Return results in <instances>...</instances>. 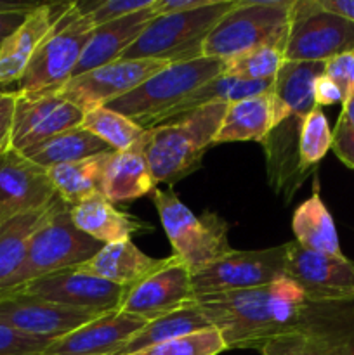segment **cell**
Masks as SVG:
<instances>
[{
  "instance_id": "19",
  "label": "cell",
  "mask_w": 354,
  "mask_h": 355,
  "mask_svg": "<svg viewBox=\"0 0 354 355\" xmlns=\"http://www.w3.org/2000/svg\"><path fill=\"white\" fill-rule=\"evenodd\" d=\"M325 73V62L285 61L269 89L274 127L290 116L304 118L316 107L314 83Z\"/></svg>"
},
{
  "instance_id": "3",
  "label": "cell",
  "mask_w": 354,
  "mask_h": 355,
  "mask_svg": "<svg viewBox=\"0 0 354 355\" xmlns=\"http://www.w3.org/2000/svg\"><path fill=\"white\" fill-rule=\"evenodd\" d=\"M295 0H238L203 44V58L228 59L260 47L287 45Z\"/></svg>"
},
{
  "instance_id": "2",
  "label": "cell",
  "mask_w": 354,
  "mask_h": 355,
  "mask_svg": "<svg viewBox=\"0 0 354 355\" xmlns=\"http://www.w3.org/2000/svg\"><path fill=\"white\" fill-rule=\"evenodd\" d=\"M229 104L198 107L172 121L146 130L144 155L156 184H176L201 165L212 148Z\"/></svg>"
},
{
  "instance_id": "35",
  "label": "cell",
  "mask_w": 354,
  "mask_h": 355,
  "mask_svg": "<svg viewBox=\"0 0 354 355\" xmlns=\"http://www.w3.org/2000/svg\"><path fill=\"white\" fill-rule=\"evenodd\" d=\"M332 139L330 123L321 107L316 106L311 113L302 118L301 132H298V158H301L302 170L307 175L332 149Z\"/></svg>"
},
{
  "instance_id": "11",
  "label": "cell",
  "mask_w": 354,
  "mask_h": 355,
  "mask_svg": "<svg viewBox=\"0 0 354 355\" xmlns=\"http://www.w3.org/2000/svg\"><path fill=\"white\" fill-rule=\"evenodd\" d=\"M287 245L266 250H233L210 267L191 276L194 297L266 286L285 277Z\"/></svg>"
},
{
  "instance_id": "42",
  "label": "cell",
  "mask_w": 354,
  "mask_h": 355,
  "mask_svg": "<svg viewBox=\"0 0 354 355\" xmlns=\"http://www.w3.org/2000/svg\"><path fill=\"white\" fill-rule=\"evenodd\" d=\"M325 75L337 83L346 103L354 92V51L325 61Z\"/></svg>"
},
{
  "instance_id": "26",
  "label": "cell",
  "mask_w": 354,
  "mask_h": 355,
  "mask_svg": "<svg viewBox=\"0 0 354 355\" xmlns=\"http://www.w3.org/2000/svg\"><path fill=\"white\" fill-rule=\"evenodd\" d=\"M292 231H294L295 243H298L302 248L332 257L344 255L340 250L335 222L319 194L318 179L312 184L311 196L295 208L292 217Z\"/></svg>"
},
{
  "instance_id": "21",
  "label": "cell",
  "mask_w": 354,
  "mask_h": 355,
  "mask_svg": "<svg viewBox=\"0 0 354 355\" xmlns=\"http://www.w3.org/2000/svg\"><path fill=\"white\" fill-rule=\"evenodd\" d=\"M172 257L167 259H153L142 253L134 243L128 241L104 245L96 255L76 269L82 272L92 274L104 281L118 284V286L130 288L139 281L153 276L155 272L167 267Z\"/></svg>"
},
{
  "instance_id": "36",
  "label": "cell",
  "mask_w": 354,
  "mask_h": 355,
  "mask_svg": "<svg viewBox=\"0 0 354 355\" xmlns=\"http://www.w3.org/2000/svg\"><path fill=\"white\" fill-rule=\"evenodd\" d=\"M285 62L283 49L260 47L226 61L224 75L253 82H273Z\"/></svg>"
},
{
  "instance_id": "31",
  "label": "cell",
  "mask_w": 354,
  "mask_h": 355,
  "mask_svg": "<svg viewBox=\"0 0 354 355\" xmlns=\"http://www.w3.org/2000/svg\"><path fill=\"white\" fill-rule=\"evenodd\" d=\"M273 82H264V80H260V82H253V80H242V78H236V76H229L222 73L221 76L210 80V82H207L205 85H201L200 89L191 92L189 96H187L183 103L177 104L176 107L167 111V113L156 121L155 127L167 123V121L176 120V118L191 113V111L198 110V107L208 106V104H215V103L233 104V103H238V101L248 99V97L259 96V94H266L269 92Z\"/></svg>"
},
{
  "instance_id": "22",
  "label": "cell",
  "mask_w": 354,
  "mask_h": 355,
  "mask_svg": "<svg viewBox=\"0 0 354 355\" xmlns=\"http://www.w3.org/2000/svg\"><path fill=\"white\" fill-rule=\"evenodd\" d=\"M69 215L76 229L103 245L128 241L132 236L153 231L141 218L115 208L103 194L69 207Z\"/></svg>"
},
{
  "instance_id": "34",
  "label": "cell",
  "mask_w": 354,
  "mask_h": 355,
  "mask_svg": "<svg viewBox=\"0 0 354 355\" xmlns=\"http://www.w3.org/2000/svg\"><path fill=\"white\" fill-rule=\"evenodd\" d=\"M85 130L106 142L113 151H124L144 137L146 130L139 127L134 120L110 110V107H97V110L83 113L80 123Z\"/></svg>"
},
{
  "instance_id": "45",
  "label": "cell",
  "mask_w": 354,
  "mask_h": 355,
  "mask_svg": "<svg viewBox=\"0 0 354 355\" xmlns=\"http://www.w3.org/2000/svg\"><path fill=\"white\" fill-rule=\"evenodd\" d=\"M210 0H155L156 16H170V14H183L189 10L200 9L207 6Z\"/></svg>"
},
{
  "instance_id": "48",
  "label": "cell",
  "mask_w": 354,
  "mask_h": 355,
  "mask_svg": "<svg viewBox=\"0 0 354 355\" xmlns=\"http://www.w3.org/2000/svg\"><path fill=\"white\" fill-rule=\"evenodd\" d=\"M38 3L26 2H9V0H0V12H17V10H35Z\"/></svg>"
},
{
  "instance_id": "10",
  "label": "cell",
  "mask_w": 354,
  "mask_h": 355,
  "mask_svg": "<svg viewBox=\"0 0 354 355\" xmlns=\"http://www.w3.org/2000/svg\"><path fill=\"white\" fill-rule=\"evenodd\" d=\"M127 290L128 288L118 286L73 267L31 281L3 295H24V297L62 305L73 311L104 315L120 309Z\"/></svg>"
},
{
  "instance_id": "32",
  "label": "cell",
  "mask_w": 354,
  "mask_h": 355,
  "mask_svg": "<svg viewBox=\"0 0 354 355\" xmlns=\"http://www.w3.org/2000/svg\"><path fill=\"white\" fill-rule=\"evenodd\" d=\"M58 201L59 196L49 207L17 215L0 224V290L23 266L31 238L54 211Z\"/></svg>"
},
{
  "instance_id": "28",
  "label": "cell",
  "mask_w": 354,
  "mask_h": 355,
  "mask_svg": "<svg viewBox=\"0 0 354 355\" xmlns=\"http://www.w3.org/2000/svg\"><path fill=\"white\" fill-rule=\"evenodd\" d=\"M111 151L113 149L106 142H103L78 125V127H73L69 130L38 142L37 146L26 149L21 155L26 156L30 162L37 163L42 168L49 170L52 166L75 163L80 159L92 158V156Z\"/></svg>"
},
{
  "instance_id": "4",
  "label": "cell",
  "mask_w": 354,
  "mask_h": 355,
  "mask_svg": "<svg viewBox=\"0 0 354 355\" xmlns=\"http://www.w3.org/2000/svg\"><path fill=\"white\" fill-rule=\"evenodd\" d=\"M153 205L172 245L174 257L193 274L201 272L233 252L228 241V222L214 211L194 215L172 189H155Z\"/></svg>"
},
{
  "instance_id": "23",
  "label": "cell",
  "mask_w": 354,
  "mask_h": 355,
  "mask_svg": "<svg viewBox=\"0 0 354 355\" xmlns=\"http://www.w3.org/2000/svg\"><path fill=\"white\" fill-rule=\"evenodd\" d=\"M156 186L142 139L130 148L111 155L103 175V196L110 203H125L149 196Z\"/></svg>"
},
{
  "instance_id": "16",
  "label": "cell",
  "mask_w": 354,
  "mask_h": 355,
  "mask_svg": "<svg viewBox=\"0 0 354 355\" xmlns=\"http://www.w3.org/2000/svg\"><path fill=\"white\" fill-rule=\"evenodd\" d=\"M193 300L191 272L172 255L169 266L128 288L118 311L149 322Z\"/></svg>"
},
{
  "instance_id": "13",
  "label": "cell",
  "mask_w": 354,
  "mask_h": 355,
  "mask_svg": "<svg viewBox=\"0 0 354 355\" xmlns=\"http://www.w3.org/2000/svg\"><path fill=\"white\" fill-rule=\"evenodd\" d=\"M167 66H170V62L158 59H117L68 80L54 90V94L87 113L132 92Z\"/></svg>"
},
{
  "instance_id": "44",
  "label": "cell",
  "mask_w": 354,
  "mask_h": 355,
  "mask_svg": "<svg viewBox=\"0 0 354 355\" xmlns=\"http://www.w3.org/2000/svg\"><path fill=\"white\" fill-rule=\"evenodd\" d=\"M314 101L316 106H332V104H344V96L340 92V89L337 87V83L333 80H330L328 76L323 73L321 76H318L314 83Z\"/></svg>"
},
{
  "instance_id": "9",
  "label": "cell",
  "mask_w": 354,
  "mask_h": 355,
  "mask_svg": "<svg viewBox=\"0 0 354 355\" xmlns=\"http://www.w3.org/2000/svg\"><path fill=\"white\" fill-rule=\"evenodd\" d=\"M354 51V23L321 9L318 0H295L285 61L325 62Z\"/></svg>"
},
{
  "instance_id": "8",
  "label": "cell",
  "mask_w": 354,
  "mask_h": 355,
  "mask_svg": "<svg viewBox=\"0 0 354 355\" xmlns=\"http://www.w3.org/2000/svg\"><path fill=\"white\" fill-rule=\"evenodd\" d=\"M103 246V243L96 241L75 227L69 215V207L59 198L54 211L31 238L23 266L3 284L0 295L9 293L49 274L82 266Z\"/></svg>"
},
{
  "instance_id": "17",
  "label": "cell",
  "mask_w": 354,
  "mask_h": 355,
  "mask_svg": "<svg viewBox=\"0 0 354 355\" xmlns=\"http://www.w3.org/2000/svg\"><path fill=\"white\" fill-rule=\"evenodd\" d=\"M97 318L24 295L0 297V324L33 338L56 340Z\"/></svg>"
},
{
  "instance_id": "41",
  "label": "cell",
  "mask_w": 354,
  "mask_h": 355,
  "mask_svg": "<svg viewBox=\"0 0 354 355\" xmlns=\"http://www.w3.org/2000/svg\"><path fill=\"white\" fill-rule=\"evenodd\" d=\"M52 340L33 338L0 324V355H44Z\"/></svg>"
},
{
  "instance_id": "29",
  "label": "cell",
  "mask_w": 354,
  "mask_h": 355,
  "mask_svg": "<svg viewBox=\"0 0 354 355\" xmlns=\"http://www.w3.org/2000/svg\"><path fill=\"white\" fill-rule=\"evenodd\" d=\"M113 153H104L92 158L49 168V177L58 196L68 207H75L89 198L103 194L104 168Z\"/></svg>"
},
{
  "instance_id": "15",
  "label": "cell",
  "mask_w": 354,
  "mask_h": 355,
  "mask_svg": "<svg viewBox=\"0 0 354 355\" xmlns=\"http://www.w3.org/2000/svg\"><path fill=\"white\" fill-rule=\"evenodd\" d=\"M82 120L83 111L54 92L17 96L10 148L23 153L52 135L78 127Z\"/></svg>"
},
{
  "instance_id": "5",
  "label": "cell",
  "mask_w": 354,
  "mask_h": 355,
  "mask_svg": "<svg viewBox=\"0 0 354 355\" xmlns=\"http://www.w3.org/2000/svg\"><path fill=\"white\" fill-rule=\"evenodd\" d=\"M238 0H210L200 9L156 16L120 59H158L170 64L203 58V44Z\"/></svg>"
},
{
  "instance_id": "43",
  "label": "cell",
  "mask_w": 354,
  "mask_h": 355,
  "mask_svg": "<svg viewBox=\"0 0 354 355\" xmlns=\"http://www.w3.org/2000/svg\"><path fill=\"white\" fill-rule=\"evenodd\" d=\"M16 101V92H0V155L12 149L10 139H12Z\"/></svg>"
},
{
  "instance_id": "39",
  "label": "cell",
  "mask_w": 354,
  "mask_h": 355,
  "mask_svg": "<svg viewBox=\"0 0 354 355\" xmlns=\"http://www.w3.org/2000/svg\"><path fill=\"white\" fill-rule=\"evenodd\" d=\"M155 0H97V2H75L82 16L89 17L94 28L117 21L128 14L139 12L153 6Z\"/></svg>"
},
{
  "instance_id": "14",
  "label": "cell",
  "mask_w": 354,
  "mask_h": 355,
  "mask_svg": "<svg viewBox=\"0 0 354 355\" xmlns=\"http://www.w3.org/2000/svg\"><path fill=\"white\" fill-rule=\"evenodd\" d=\"M58 198L49 172L16 149L0 155V224L49 207Z\"/></svg>"
},
{
  "instance_id": "18",
  "label": "cell",
  "mask_w": 354,
  "mask_h": 355,
  "mask_svg": "<svg viewBox=\"0 0 354 355\" xmlns=\"http://www.w3.org/2000/svg\"><path fill=\"white\" fill-rule=\"evenodd\" d=\"M148 322L125 312H110L52 340L44 355H118Z\"/></svg>"
},
{
  "instance_id": "33",
  "label": "cell",
  "mask_w": 354,
  "mask_h": 355,
  "mask_svg": "<svg viewBox=\"0 0 354 355\" xmlns=\"http://www.w3.org/2000/svg\"><path fill=\"white\" fill-rule=\"evenodd\" d=\"M259 352L262 355H340L333 336L316 318L312 304L304 324L287 335L269 340Z\"/></svg>"
},
{
  "instance_id": "1",
  "label": "cell",
  "mask_w": 354,
  "mask_h": 355,
  "mask_svg": "<svg viewBox=\"0 0 354 355\" xmlns=\"http://www.w3.org/2000/svg\"><path fill=\"white\" fill-rule=\"evenodd\" d=\"M226 350L255 349L307 321L311 304L287 276L266 286L194 297Z\"/></svg>"
},
{
  "instance_id": "46",
  "label": "cell",
  "mask_w": 354,
  "mask_h": 355,
  "mask_svg": "<svg viewBox=\"0 0 354 355\" xmlns=\"http://www.w3.org/2000/svg\"><path fill=\"white\" fill-rule=\"evenodd\" d=\"M33 10H17V12H0V45L26 21Z\"/></svg>"
},
{
  "instance_id": "6",
  "label": "cell",
  "mask_w": 354,
  "mask_h": 355,
  "mask_svg": "<svg viewBox=\"0 0 354 355\" xmlns=\"http://www.w3.org/2000/svg\"><path fill=\"white\" fill-rule=\"evenodd\" d=\"M92 31V23L80 14L76 3H65L58 19L31 55L14 92L17 96H40L65 85L71 80Z\"/></svg>"
},
{
  "instance_id": "12",
  "label": "cell",
  "mask_w": 354,
  "mask_h": 355,
  "mask_svg": "<svg viewBox=\"0 0 354 355\" xmlns=\"http://www.w3.org/2000/svg\"><path fill=\"white\" fill-rule=\"evenodd\" d=\"M285 276L294 281L312 305L354 300V262L346 255L332 257L287 243Z\"/></svg>"
},
{
  "instance_id": "40",
  "label": "cell",
  "mask_w": 354,
  "mask_h": 355,
  "mask_svg": "<svg viewBox=\"0 0 354 355\" xmlns=\"http://www.w3.org/2000/svg\"><path fill=\"white\" fill-rule=\"evenodd\" d=\"M332 135V149L335 156L347 168L354 170V92L342 104V111Z\"/></svg>"
},
{
  "instance_id": "20",
  "label": "cell",
  "mask_w": 354,
  "mask_h": 355,
  "mask_svg": "<svg viewBox=\"0 0 354 355\" xmlns=\"http://www.w3.org/2000/svg\"><path fill=\"white\" fill-rule=\"evenodd\" d=\"M155 17V2H153V6L148 9L94 28L71 78L120 59L124 51H127L134 44L135 38Z\"/></svg>"
},
{
  "instance_id": "27",
  "label": "cell",
  "mask_w": 354,
  "mask_h": 355,
  "mask_svg": "<svg viewBox=\"0 0 354 355\" xmlns=\"http://www.w3.org/2000/svg\"><path fill=\"white\" fill-rule=\"evenodd\" d=\"M274 128L269 92L229 104L214 144L224 142H262Z\"/></svg>"
},
{
  "instance_id": "37",
  "label": "cell",
  "mask_w": 354,
  "mask_h": 355,
  "mask_svg": "<svg viewBox=\"0 0 354 355\" xmlns=\"http://www.w3.org/2000/svg\"><path fill=\"white\" fill-rule=\"evenodd\" d=\"M224 350L226 345L221 333L215 328H208L130 355H219Z\"/></svg>"
},
{
  "instance_id": "7",
  "label": "cell",
  "mask_w": 354,
  "mask_h": 355,
  "mask_svg": "<svg viewBox=\"0 0 354 355\" xmlns=\"http://www.w3.org/2000/svg\"><path fill=\"white\" fill-rule=\"evenodd\" d=\"M224 69L226 61L212 58H198L170 64L149 76L132 92L111 101L106 107L130 118L144 130H149L167 111L183 103L201 85L221 76Z\"/></svg>"
},
{
  "instance_id": "30",
  "label": "cell",
  "mask_w": 354,
  "mask_h": 355,
  "mask_svg": "<svg viewBox=\"0 0 354 355\" xmlns=\"http://www.w3.org/2000/svg\"><path fill=\"white\" fill-rule=\"evenodd\" d=\"M212 328L208 322L207 315L203 314L200 307H198L196 300L189 302V304L183 305L177 311L170 312V314L162 315V318L149 321L141 331L135 336L128 340L127 345L120 350L118 355H130L141 350L149 349L158 343L170 342V340L180 338V336L193 335V333L203 331V329Z\"/></svg>"
},
{
  "instance_id": "25",
  "label": "cell",
  "mask_w": 354,
  "mask_h": 355,
  "mask_svg": "<svg viewBox=\"0 0 354 355\" xmlns=\"http://www.w3.org/2000/svg\"><path fill=\"white\" fill-rule=\"evenodd\" d=\"M62 6H38L23 24L0 45V87L17 83L38 44L61 14Z\"/></svg>"
},
{
  "instance_id": "38",
  "label": "cell",
  "mask_w": 354,
  "mask_h": 355,
  "mask_svg": "<svg viewBox=\"0 0 354 355\" xmlns=\"http://www.w3.org/2000/svg\"><path fill=\"white\" fill-rule=\"evenodd\" d=\"M314 312L335 340L340 355H354V300L314 305Z\"/></svg>"
},
{
  "instance_id": "47",
  "label": "cell",
  "mask_w": 354,
  "mask_h": 355,
  "mask_svg": "<svg viewBox=\"0 0 354 355\" xmlns=\"http://www.w3.org/2000/svg\"><path fill=\"white\" fill-rule=\"evenodd\" d=\"M319 7L354 23V0H318Z\"/></svg>"
},
{
  "instance_id": "24",
  "label": "cell",
  "mask_w": 354,
  "mask_h": 355,
  "mask_svg": "<svg viewBox=\"0 0 354 355\" xmlns=\"http://www.w3.org/2000/svg\"><path fill=\"white\" fill-rule=\"evenodd\" d=\"M302 118L290 116L269 132L260 144L266 149L267 175L278 194H287V201L294 198L297 187L304 182L307 173L302 170L298 158V132Z\"/></svg>"
}]
</instances>
